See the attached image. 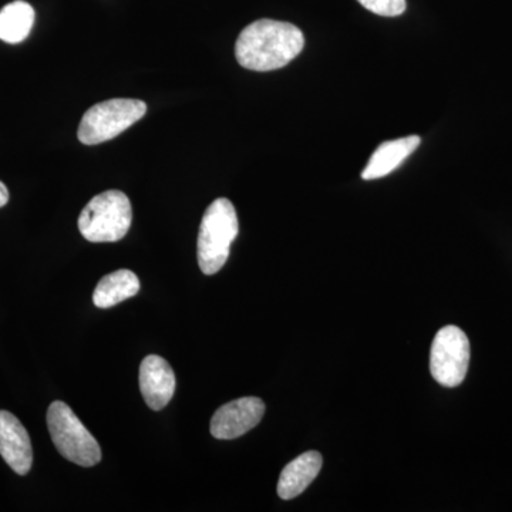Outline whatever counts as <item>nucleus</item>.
Wrapping results in <instances>:
<instances>
[{
  "label": "nucleus",
  "instance_id": "6",
  "mask_svg": "<svg viewBox=\"0 0 512 512\" xmlns=\"http://www.w3.org/2000/svg\"><path fill=\"white\" fill-rule=\"evenodd\" d=\"M470 365V342L457 326H444L431 345L430 372L444 387H457L464 382Z\"/></svg>",
  "mask_w": 512,
  "mask_h": 512
},
{
  "label": "nucleus",
  "instance_id": "8",
  "mask_svg": "<svg viewBox=\"0 0 512 512\" xmlns=\"http://www.w3.org/2000/svg\"><path fill=\"white\" fill-rule=\"evenodd\" d=\"M0 456L19 476H26L33 464L32 443L28 430L18 417L0 410Z\"/></svg>",
  "mask_w": 512,
  "mask_h": 512
},
{
  "label": "nucleus",
  "instance_id": "1",
  "mask_svg": "<svg viewBox=\"0 0 512 512\" xmlns=\"http://www.w3.org/2000/svg\"><path fill=\"white\" fill-rule=\"evenodd\" d=\"M305 46L302 30L288 22L261 19L238 36L235 57L254 72H272L292 62Z\"/></svg>",
  "mask_w": 512,
  "mask_h": 512
},
{
  "label": "nucleus",
  "instance_id": "2",
  "mask_svg": "<svg viewBox=\"0 0 512 512\" xmlns=\"http://www.w3.org/2000/svg\"><path fill=\"white\" fill-rule=\"evenodd\" d=\"M237 211L227 198H218L205 211L197 242L202 274L215 275L228 261L229 248L238 237Z\"/></svg>",
  "mask_w": 512,
  "mask_h": 512
},
{
  "label": "nucleus",
  "instance_id": "9",
  "mask_svg": "<svg viewBox=\"0 0 512 512\" xmlns=\"http://www.w3.org/2000/svg\"><path fill=\"white\" fill-rule=\"evenodd\" d=\"M140 390L151 410H163L175 393L174 370L161 356L150 355L141 362Z\"/></svg>",
  "mask_w": 512,
  "mask_h": 512
},
{
  "label": "nucleus",
  "instance_id": "5",
  "mask_svg": "<svg viewBox=\"0 0 512 512\" xmlns=\"http://www.w3.org/2000/svg\"><path fill=\"white\" fill-rule=\"evenodd\" d=\"M147 104L136 99H113L96 104L84 113L77 137L86 146L106 143L143 119Z\"/></svg>",
  "mask_w": 512,
  "mask_h": 512
},
{
  "label": "nucleus",
  "instance_id": "11",
  "mask_svg": "<svg viewBox=\"0 0 512 512\" xmlns=\"http://www.w3.org/2000/svg\"><path fill=\"white\" fill-rule=\"evenodd\" d=\"M323 460L318 451H308L291 461L282 470L278 483V495L282 500H292L301 495L318 477Z\"/></svg>",
  "mask_w": 512,
  "mask_h": 512
},
{
  "label": "nucleus",
  "instance_id": "12",
  "mask_svg": "<svg viewBox=\"0 0 512 512\" xmlns=\"http://www.w3.org/2000/svg\"><path fill=\"white\" fill-rule=\"evenodd\" d=\"M140 291V281L134 272L119 269L101 278L93 293V303L100 309L119 305L126 299L133 298Z\"/></svg>",
  "mask_w": 512,
  "mask_h": 512
},
{
  "label": "nucleus",
  "instance_id": "15",
  "mask_svg": "<svg viewBox=\"0 0 512 512\" xmlns=\"http://www.w3.org/2000/svg\"><path fill=\"white\" fill-rule=\"evenodd\" d=\"M9 202V191L6 185L0 181V208L5 207Z\"/></svg>",
  "mask_w": 512,
  "mask_h": 512
},
{
  "label": "nucleus",
  "instance_id": "13",
  "mask_svg": "<svg viewBox=\"0 0 512 512\" xmlns=\"http://www.w3.org/2000/svg\"><path fill=\"white\" fill-rule=\"evenodd\" d=\"M35 23V9L23 0L9 3L0 10V40L18 45L30 35Z\"/></svg>",
  "mask_w": 512,
  "mask_h": 512
},
{
  "label": "nucleus",
  "instance_id": "10",
  "mask_svg": "<svg viewBox=\"0 0 512 512\" xmlns=\"http://www.w3.org/2000/svg\"><path fill=\"white\" fill-rule=\"evenodd\" d=\"M420 143L421 138L419 136H409L380 144L373 156L370 157L367 167L363 170V180H379V178L393 173L407 157L412 156Z\"/></svg>",
  "mask_w": 512,
  "mask_h": 512
},
{
  "label": "nucleus",
  "instance_id": "3",
  "mask_svg": "<svg viewBox=\"0 0 512 512\" xmlns=\"http://www.w3.org/2000/svg\"><path fill=\"white\" fill-rule=\"evenodd\" d=\"M133 221L131 202L124 192L110 190L96 195L80 214V234L87 241L117 242L126 237Z\"/></svg>",
  "mask_w": 512,
  "mask_h": 512
},
{
  "label": "nucleus",
  "instance_id": "14",
  "mask_svg": "<svg viewBox=\"0 0 512 512\" xmlns=\"http://www.w3.org/2000/svg\"><path fill=\"white\" fill-rule=\"evenodd\" d=\"M357 2L370 12L387 16V18L403 15L406 10V0H357Z\"/></svg>",
  "mask_w": 512,
  "mask_h": 512
},
{
  "label": "nucleus",
  "instance_id": "4",
  "mask_svg": "<svg viewBox=\"0 0 512 512\" xmlns=\"http://www.w3.org/2000/svg\"><path fill=\"white\" fill-rule=\"evenodd\" d=\"M47 427L57 451L66 460L82 467H93L100 463L99 443L66 403L50 404Z\"/></svg>",
  "mask_w": 512,
  "mask_h": 512
},
{
  "label": "nucleus",
  "instance_id": "7",
  "mask_svg": "<svg viewBox=\"0 0 512 512\" xmlns=\"http://www.w3.org/2000/svg\"><path fill=\"white\" fill-rule=\"evenodd\" d=\"M265 403L258 397H242L221 406L211 419V434L218 440H234L258 426Z\"/></svg>",
  "mask_w": 512,
  "mask_h": 512
}]
</instances>
